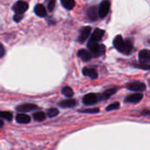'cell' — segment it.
<instances>
[{
    "label": "cell",
    "mask_w": 150,
    "mask_h": 150,
    "mask_svg": "<svg viewBox=\"0 0 150 150\" xmlns=\"http://www.w3.org/2000/svg\"><path fill=\"white\" fill-rule=\"evenodd\" d=\"M23 18V14H15L13 17V20L15 22H19Z\"/></svg>",
    "instance_id": "28"
},
{
    "label": "cell",
    "mask_w": 150,
    "mask_h": 150,
    "mask_svg": "<svg viewBox=\"0 0 150 150\" xmlns=\"http://www.w3.org/2000/svg\"><path fill=\"white\" fill-rule=\"evenodd\" d=\"M33 116L34 120H36V121H43L46 120V117H47L43 112H37Z\"/></svg>",
    "instance_id": "20"
},
{
    "label": "cell",
    "mask_w": 150,
    "mask_h": 150,
    "mask_svg": "<svg viewBox=\"0 0 150 150\" xmlns=\"http://www.w3.org/2000/svg\"><path fill=\"white\" fill-rule=\"evenodd\" d=\"M4 47L1 44V54H0V57H4Z\"/></svg>",
    "instance_id": "29"
},
{
    "label": "cell",
    "mask_w": 150,
    "mask_h": 150,
    "mask_svg": "<svg viewBox=\"0 0 150 150\" xmlns=\"http://www.w3.org/2000/svg\"><path fill=\"white\" fill-rule=\"evenodd\" d=\"M38 106L34 104H23L18 106H17V110L21 112H32L35 109H37Z\"/></svg>",
    "instance_id": "12"
},
{
    "label": "cell",
    "mask_w": 150,
    "mask_h": 150,
    "mask_svg": "<svg viewBox=\"0 0 150 150\" xmlns=\"http://www.w3.org/2000/svg\"><path fill=\"white\" fill-rule=\"evenodd\" d=\"M110 7H111V3L108 0H103L99 6H98V15L99 18H104L107 16V14L109 13L110 11Z\"/></svg>",
    "instance_id": "3"
},
{
    "label": "cell",
    "mask_w": 150,
    "mask_h": 150,
    "mask_svg": "<svg viewBox=\"0 0 150 150\" xmlns=\"http://www.w3.org/2000/svg\"><path fill=\"white\" fill-rule=\"evenodd\" d=\"M91 33V26L82 27V29L80 30L79 36H78V41L80 43H83L88 39V37L90 36Z\"/></svg>",
    "instance_id": "7"
},
{
    "label": "cell",
    "mask_w": 150,
    "mask_h": 150,
    "mask_svg": "<svg viewBox=\"0 0 150 150\" xmlns=\"http://www.w3.org/2000/svg\"><path fill=\"white\" fill-rule=\"evenodd\" d=\"M105 35V31L100 28H96L92 33L89 42H100Z\"/></svg>",
    "instance_id": "6"
},
{
    "label": "cell",
    "mask_w": 150,
    "mask_h": 150,
    "mask_svg": "<svg viewBox=\"0 0 150 150\" xmlns=\"http://www.w3.org/2000/svg\"><path fill=\"white\" fill-rule=\"evenodd\" d=\"M1 117H2V119H4L5 120H8V121L12 120V114L10 112H2Z\"/></svg>",
    "instance_id": "23"
},
{
    "label": "cell",
    "mask_w": 150,
    "mask_h": 150,
    "mask_svg": "<svg viewBox=\"0 0 150 150\" xmlns=\"http://www.w3.org/2000/svg\"><path fill=\"white\" fill-rule=\"evenodd\" d=\"M80 112H83V113H97L99 112V109L98 108H91V109H83V110H80Z\"/></svg>",
    "instance_id": "25"
},
{
    "label": "cell",
    "mask_w": 150,
    "mask_h": 150,
    "mask_svg": "<svg viewBox=\"0 0 150 150\" xmlns=\"http://www.w3.org/2000/svg\"><path fill=\"white\" fill-rule=\"evenodd\" d=\"M16 121L20 124H27L31 121L30 116L24 114V113H18L16 115Z\"/></svg>",
    "instance_id": "18"
},
{
    "label": "cell",
    "mask_w": 150,
    "mask_h": 150,
    "mask_svg": "<svg viewBox=\"0 0 150 150\" xmlns=\"http://www.w3.org/2000/svg\"><path fill=\"white\" fill-rule=\"evenodd\" d=\"M77 56L82 59L83 62H89L91 57H92V54L90 51L86 50V49H80L78 52H77Z\"/></svg>",
    "instance_id": "13"
},
{
    "label": "cell",
    "mask_w": 150,
    "mask_h": 150,
    "mask_svg": "<svg viewBox=\"0 0 150 150\" xmlns=\"http://www.w3.org/2000/svg\"><path fill=\"white\" fill-rule=\"evenodd\" d=\"M62 94H63V95H65V96H66V97H68V98H71V97L74 95V91H73V90H72L70 87H69V86L64 87V88L62 89Z\"/></svg>",
    "instance_id": "21"
},
{
    "label": "cell",
    "mask_w": 150,
    "mask_h": 150,
    "mask_svg": "<svg viewBox=\"0 0 150 150\" xmlns=\"http://www.w3.org/2000/svg\"><path fill=\"white\" fill-rule=\"evenodd\" d=\"M58 113H59V111L56 108H50L47 112V117H49V118H54V117L57 116Z\"/></svg>",
    "instance_id": "22"
},
{
    "label": "cell",
    "mask_w": 150,
    "mask_h": 150,
    "mask_svg": "<svg viewBox=\"0 0 150 150\" xmlns=\"http://www.w3.org/2000/svg\"><path fill=\"white\" fill-rule=\"evenodd\" d=\"M27 9H28V4L22 0L16 2L12 6V10L15 11V14H23L24 12L26 11Z\"/></svg>",
    "instance_id": "4"
},
{
    "label": "cell",
    "mask_w": 150,
    "mask_h": 150,
    "mask_svg": "<svg viewBox=\"0 0 150 150\" xmlns=\"http://www.w3.org/2000/svg\"><path fill=\"white\" fill-rule=\"evenodd\" d=\"M55 0H48L47 2V9L49 11H54V7H55Z\"/></svg>",
    "instance_id": "27"
},
{
    "label": "cell",
    "mask_w": 150,
    "mask_h": 150,
    "mask_svg": "<svg viewBox=\"0 0 150 150\" xmlns=\"http://www.w3.org/2000/svg\"><path fill=\"white\" fill-rule=\"evenodd\" d=\"M118 91V88L114 87V88H111L109 90H106L105 91H104L101 96H100V99L101 100H106L108 98H110L113 94H115Z\"/></svg>",
    "instance_id": "16"
},
{
    "label": "cell",
    "mask_w": 150,
    "mask_h": 150,
    "mask_svg": "<svg viewBox=\"0 0 150 150\" xmlns=\"http://www.w3.org/2000/svg\"><path fill=\"white\" fill-rule=\"evenodd\" d=\"M87 16H88L90 20L96 21L99 17V15H98V7L91 6L87 11Z\"/></svg>",
    "instance_id": "10"
},
{
    "label": "cell",
    "mask_w": 150,
    "mask_h": 150,
    "mask_svg": "<svg viewBox=\"0 0 150 150\" xmlns=\"http://www.w3.org/2000/svg\"><path fill=\"white\" fill-rule=\"evenodd\" d=\"M146 112V113H148V112H149V113H150L149 112Z\"/></svg>",
    "instance_id": "30"
},
{
    "label": "cell",
    "mask_w": 150,
    "mask_h": 150,
    "mask_svg": "<svg viewBox=\"0 0 150 150\" xmlns=\"http://www.w3.org/2000/svg\"><path fill=\"white\" fill-rule=\"evenodd\" d=\"M142 98H143V95L141 92H138V93H134V94L127 96L125 98V102L126 103H131V104H137Z\"/></svg>",
    "instance_id": "9"
},
{
    "label": "cell",
    "mask_w": 150,
    "mask_h": 150,
    "mask_svg": "<svg viewBox=\"0 0 150 150\" xmlns=\"http://www.w3.org/2000/svg\"><path fill=\"white\" fill-rule=\"evenodd\" d=\"M58 105L59 106L63 107V108H72L76 105V101L73 98H69V99L61 101Z\"/></svg>",
    "instance_id": "15"
},
{
    "label": "cell",
    "mask_w": 150,
    "mask_h": 150,
    "mask_svg": "<svg viewBox=\"0 0 150 150\" xmlns=\"http://www.w3.org/2000/svg\"><path fill=\"white\" fill-rule=\"evenodd\" d=\"M134 67L135 68H138V69H144V70H149L150 69V64L149 63H138V64H134L133 65Z\"/></svg>",
    "instance_id": "24"
},
{
    "label": "cell",
    "mask_w": 150,
    "mask_h": 150,
    "mask_svg": "<svg viewBox=\"0 0 150 150\" xmlns=\"http://www.w3.org/2000/svg\"><path fill=\"white\" fill-rule=\"evenodd\" d=\"M139 61L142 63H150V50L143 49L139 53Z\"/></svg>",
    "instance_id": "11"
},
{
    "label": "cell",
    "mask_w": 150,
    "mask_h": 150,
    "mask_svg": "<svg viewBox=\"0 0 150 150\" xmlns=\"http://www.w3.org/2000/svg\"><path fill=\"white\" fill-rule=\"evenodd\" d=\"M83 74L86 76H89L90 78L91 79H96L98 77V72L95 69H92V68H88V67H85L83 68Z\"/></svg>",
    "instance_id": "14"
},
{
    "label": "cell",
    "mask_w": 150,
    "mask_h": 150,
    "mask_svg": "<svg viewBox=\"0 0 150 150\" xmlns=\"http://www.w3.org/2000/svg\"><path fill=\"white\" fill-rule=\"evenodd\" d=\"M119 107H120V103H118V102H115V103H113V104H111L110 105H108V106H107V108H106V110L109 112V111H112V110H116V109H119Z\"/></svg>",
    "instance_id": "26"
},
{
    "label": "cell",
    "mask_w": 150,
    "mask_h": 150,
    "mask_svg": "<svg viewBox=\"0 0 150 150\" xmlns=\"http://www.w3.org/2000/svg\"><path fill=\"white\" fill-rule=\"evenodd\" d=\"M34 12L37 16L39 17H45L47 16V10L43 4H38L34 7Z\"/></svg>",
    "instance_id": "17"
},
{
    "label": "cell",
    "mask_w": 150,
    "mask_h": 150,
    "mask_svg": "<svg viewBox=\"0 0 150 150\" xmlns=\"http://www.w3.org/2000/svg\"><path fill=\"white\" fill-rule=\"evenodd\" d=\"M126 86L128 90L133 91H137V92H142L146 90V84L144 83L138 82V81L128 83Z\"/></svg>",
    "instance_id": "5"
},
{
    "label": "cell",
    "mask_w": 150,
    "mask_h": 150,
    "mask_svg": "<svg viewBox=\"0 0 150 150\" xmlns=\"http://www.w3.org/2000/svg\"><path fill=\"white\" fill-rule=\"evenodd\" d=\"M98 97L94 93H89L85 95L83 98V102L87 105H95L96 103H98Z\"/></svg>",
    "instance_id": "8"
},
{
    "label": "cell",
    "mask_w": 150,
    "mask_h": 150,
    "mask_svg": "<svg viewBox=\"0 0 150 150\" xmlns=\"http://www.w3.org/2000/svg\"><path fill=\"white\" fill-rule=\"evenodd\" d=\"M149 84H150V82H149Z\"/></svg>",
    "instance_id": "31"
},
{
    "label": "cell",
    "mask_w": 150,
    "mask_h": 150,
    "mask_svg": "<svg viewBox=\"0 0 150 150\" xmlns=\"http://www.w3.org/2000/svg\"><path fill=\"white\" fill-rule=\"evenodd\" d=\"M113 46L120 53L124 54H130L133 53V51H134V44L133 41L130 39H127L126 40H124V39L122 38L121 35H117L114 40H113Z\"/></svg>",
    "instance_id": "1"
},
{
    "label": "cell",
    "mask_w": 150,
    "mask_h": 150,
    "mask_svg": "<svg viewBox=\"0 0 150 150\" xmlns=\"http://www.w3.org/2000/svg\"><path fill=\"white\" fill-rule=\"evenodd\" d=\"M61 2L63 7L67 10H72L76 5L75 0H61Z\"/></svg>",
    "instance_id": "19"
},
{
    "label": "cell",
    "mask_w": 150,
    "mask_h": 150,
    "mask_svg": "<svg viewBox=\"0 0 150 150\" xmlns=\"http://www.w3.org/2000/svg\"><path fill=\"white\" fill-rule=\"evenodd\" d=\"M87 47L93 57H99L105 54L106 51L105 46L99 42H88Z\"/></svg>",
    "instance_id": "2"
}]
</instances>
